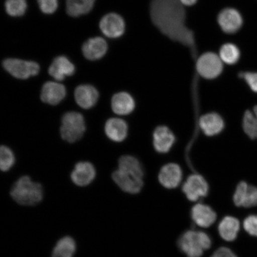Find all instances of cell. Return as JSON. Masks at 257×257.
<instances>
[{
  "mask_svg": "<svg viewBox=\"0 0 257 257\" xmlns=\"http://www.w3.org/2000/svg\"><path fill=\"white\" fill-rule=\"evenodd\" d=\"M150 14L153 24L163 35L187 47L193 57H197L195 35L186 26L184 6L179 0H152Z\"/></svg>",
  "mask_w": 257,
  "mask_h": 257,
  "instance_id": "1",
  "label": "cell"
},
{
  "mask_svg": "<svg viewBox=\"0 0 257 257\" xmlns=\"http://www.w3.org/2000/svg\"><path fill=\"white\" fill-rule=\"evenodd\" d=\"M11 195L19 204L35 205L43 200V186L39 183L32 181L30 176H24L13 185Z\"/></svg>",
  "mask_w": 257,
  "mask_h": 257,
  "instance_id": "2",
  "label": "cell"
},
{
  "mask_svg": "<svg viewBox=\"0 0 257 257\" xmlns=\"http://www.w3.org/2000/svg\"><path fill=\"white\" fill-rule=\"evenodd\" d=\"M212 240L208 234L201 231H186L178 240V246L188 257H201L210 248Z\"/></svg>",
  "mask_w": 257,
  "mask_h": 257,
  "instance_id": "3",
  "label": "cell"
},
{
  "mask_svg": "<svg viewBox=\"0 0 257 257\" xmlns=\"http://www.w3.org/2000/svg\"><path fill=\"white\" fill-rule=\"evenodd\" d=\"M86 125L82 114L69 111L63 115L60 135L63 140L69 143H76L85 134Z\"/></svg>",
  "mask_w": 257,
  "mask_h": 257,
  "instance_id": "4",
  "label": "cell"
},
{
  "mask_svg": "<svg viewBox=\"0 0 257 257\" xmlns=\"http://www.w3.org/2000/svg\"><path fill=\"white\" fill-rule=\"evenodd\" d=\"M196 69L202 78L213 79L219 76L223 72V62L216 54L205 53L198 58Z\"/></svg>",
  "mask_w": 257,
  "mask_h": 257,
  "instance_id": "5",
  "label": "cell"
},
{
  "mask_svg": "<svg viewBox=\"0 0 257 257\" xmlns=\"http://www.w3.org/2000/svg\"><path fill=\"white\" fill-rule=\"evenodd\" d=\"M5 69L15 78L27 79L40 72V67L36 62L17 59H6L3 63Z\"/></svg>",
  "mask_w": 257,
  "mask_h": 257,
  "instance_id": "6",
  "label": "cell"
},
{
  "mask_svg": "<svg viewBox=\"0 0 257 257\" xmlns=\"http://www.w3.org/2000/svg\"><path fill=\"white\" fill-rule=\"evenodd\" d=\"M217 22L221 30L227 34H234L242 28L243 19L237 10L224 9L218 15Z\"/></svg>",
  "mask_w": 257,
  "mask_h": 257,
  "instance_id": "7",
  "label": "cell"
},
{
  "mask_svg": "<svg viewBox=\"0 0 257 257\" xmlns=\"http://www.w3.org/2000/svg\"><path fill=\"white\" fill-rule=\"evenodd\" d=\"M182 191L191 201H197L206 197L209 192L208 183L202 176L194 174L188 177L182 186Z\"/></svg>",
  "mask_w": 257,
  "mask_h": 257,
  "instance_id": "8",
  "label": "cell"
},
{
  "mask_svg": "<svg viewBox=\"0 0 257 257\" xmlns=\"http://www.w3.org/2000/svg\"><path fill=\"white\" fill-rule=\"evenodd\" d=\"M112 179L122 191L128 194H138L142 190L144 186L143 179L119 169L112 173Z\"/></svg>",
  "mask_w": 257,
  "mask_h": 257,
  "instance_id": "9",
  "label": "cell"
},
{
  "mask_svg": "<svg viewBox=\"0 0 257 257\" xmlns=\"http://www.w3.org/2000/svg\"><path fill=\"white\" fill-rule=\"evenodd\" d=\"M233 202L237 207L246 208L257 205V188L242 181L237 185L233 195Z\"/></svg>",
  "mask_w": 257,
  "mask_h": 257,
  "instance_id": "10",
  "label": "cell"
},
{
  "mask_svg": "<svg viewBox=\"0 0 257 257\" xmlns=\"http://www.w3.org/2000/svg\"><path fill=\"white\" fill-rule=\"evenodd\" d=\"M99 27L106 37L117 38L123 35L125 23L123 19L119 15L109 14L102 18Z\"/></svg>",
  "mask_w": 257,
  "mask_h": 257,
  "instance_id": "11",
  "label": "cell"
},
{
  "mask_svg": "<svg viewBox=\"0 0 257 257\" xmlns=\"http://www.w3.org/2000/svg\"><path fill=\"white\" fill-rule=\"evenodd\" d=\"M66 96L65 86L56 82H47L42 88L41 101L51 105H56L62 102Z\"/></svg>",
  "mask_w": 257,
  "mask_h": 257,
  "instance_id": "12",
  "label": "cell"
},
{
  "mask_svg": "<svg viewBox=\"0 0 257 257\" xmlns=\"http://www.w3.org/2000/svg\"><path fill=\"white\" fill-rule=\"evenodd\" d=\"M182 178L181 168L175 163H169L164 166L159 175L160 184L168 189L178 187L181 184Z\"/></svg>",
  "mask_w": 257,
  "mask_h": 257,
  "instance_id": "13",
  "label": "cell"
},
{
  "mask_svg": "<svg viewBox=\"0 0 257 257\" xmlns=\"http://www.w3.org/2000/svg\"><path fill=\"white\" fill-rule=\"evenodd\" d=\"M96 176V170L92 164L89 162H79L71 173L72 182L77 186H88L94 181Z\"/></svg>",
  "mask_w": 257,
  "mask_h": 257,
  "instance_id": "14",
  "label": "cell"
},
{
  "mask_svg": "<svg viewBox=\"0 0 257 257\" xmlns=\"http://www.w3.org/2000/svg\"><path fill=\"white\" fill-rule=\"evenodd\" d=\"M175 142V137L167 126L157 127L153 134L154 149L160 153H167L172 149Z\"/></svg>",
  "mask_w": 257,
  "mask_h": 257,
  "instance_id": "15",
  "label": "cell"
},
{
  "mask_svg": "<svg viewBox=\"0 0 257 257\" xmlns=\"http://www.w3.org/2000/svg\"><path fill=\"white\" fill-rule=\"evenodd\" d=\"M75 99L76 103L83 109L94 107L99 98V92L94 86L81 85L75 89Z\"/></svg>",
  "mask_w": 257,
  "mask_h": 257,
  "instance_id": "16",
  "label": "cell"
},
{
  "mask_svg": "<svg viewBox=\"0 0 257 257\" xmlns=\"http://www.w3.org/2000/svg\"><path fill=\"white\" fill-rule=\"evenodd\" d=\"M75 72V67L65 56H59L54 60L48 69V73L59 81H62L66 76H71Z\"/></svg>",
  "mask_w": 257,
  "mask_h": 257,
  "instance_id": "17",
  "label": "cell"
},
{
  "mask_svg": "<svg viewBox=\"0 0 257 257\" xmlns=\"http://www.w3.org/2000/svg\"><path fill=\"white\" fill-rule=\"evenodd\" d=\"M191 216L196 224L201 227H208L216 220L217 214L208 205L198 204L192 207Z\"/></svg>",
  "mask_w": 257,
  "mask_h": 257,
  "instance_id": "18",
  "label": "cell"
},
{
  "mask_svg": "<svg viewBox=\"0 0 257 257\" xmlns=\"http://www.w3.org/2000/svg\"><path fill=\"white\" fill-rule=\"evenodd\" d=\"M107 43L100 37L90 38L82 46L83 55L89 60L101 59L107 53Z\"/></svg>",
  "mask_w": 257,
  "mask_h": 257,
  "instance_id": "19",
  "label": "cell"
},
{
  "mask_svg": "<svg viewBox=\"0 0 257 257\" xmlns=\"http://www.w3.org/2000/svg\"><path fill=\"white\" fill-rule=\"evenodd\" d=\"M105 133L110 140L120 143L126 139L128 126L126 121L118 118H111L106 122Z\"/></svg>",
  "mask_w": 257,
  "mask_h": 257,
  "instance_id": "20",
  "label": "cell"
},
{
  "mask_svg": "<svg viewBox=\"0 0 257 257\" xmlns=\"http://www.w3.org/2000/svg\"><path fill=\"white\" fill-rule=\"evenodd\" d=\"M200 126L203 133L209 137L216 136L223 130L224 123L222 117L216 112H210L202 115Z\"/></svg>",
  "mask_w": 257,
  "mask_h": 257,
  "instance_id": "21",
  "label": "cell"
},
{
  "mask_svg": "<svg viewBox=\"0 0 257 257\" xmlns=\"http://www.w3.org/2000/svg\"><path fill=\"white\" fill-rule=\"evenodd\" d=\"M136 107L134 99L128 93L118 92L111 98L112 110L118 115H127L131 113Z\"/></svg>",
  "mask_w": 257,
  "mask_h": 257,
  "instance_id": "22",
  "label": "cell"
},
{
  "mask_svg": "<svg viewBox=\"0 0 257 257\" xmlns=\"http://www.w3.org/2000/svg\"><path fill=\"white\" fill-rule=\"evenodd\" d=\"M240 229V223L237 218L226 216L218 224V233L222 239L226 241L235 239Z\"/></svg>",
  "mask_w": 257,
  "mask_h": 257,
  "instance_id": "23",
  "label": "cell"
},
{
  "mask_svg": "<svg viewBox=\"0 0 257 257\" xmlns=\"http://www.w3.org/2000/svg\"><path fill=\"white\" fill-rule=\"evenodd\" d=\"M118 168L122 171L130 173L138 178L143 179L144 171L140 161L131 156H123L118 160Z\"/></svg>",
  "mask_w": 257,
  "mask_h": 257,
  "instance_id": "24",
  "label": "cell"
},
{
  "mask_svg": "<svg viewBox=\"0 0 257 257\" xmlns=\"http://www.w3.org/2000/svg\"><path fill=\"white\" fill-rule=\"evenodd\" d=\"M95 0H66L67 12L72 17L88 14L94 7Z\"/></svg>",
  "mask_w": 257,
  "mask_h": 257,
  "instance_id": "25",
  "label": "cell"
},
{
  "mask_svg": "<svg viewBox=\"0 0 257 257\" xmlns=\"http://www.w3.org/2000/svg\"><path fill=\"white\" fill-rule=\"evenodd\" d=\"M75 241L66 236L58 241L53 250L52 257H73L76 252Z\"/></svg>",
  "mask_w": 257,
  "mask_h": 257,
  "instance_id": "26",
  "label": "cell"
},
{
  "mask_svg": "<svg viewBox=\"0 0 257 257\" xmlns=\"http://www.w3.org/2000/svg\"><path fill=\"white\" fill-rule=\"evenodd\" d=\"M219 56L223 63L233 65L239 62L240 51L236 45L227 43L223 45L220 48Z\"/></svg>",
  "mask_w": 257,
  "mask_h": 257,
  "instance_id": "27",
  "label": "cell"
},
{
  "mask_svg": "<svg viewBox=\"0 0 257 257\" xmlns=\"http://www.w3.org/2000/svg\"><path fill=\"white\" fill-rule=\"evenodd\" d=\"M243 130L250 139H257V118L251 111L246 110L242 121Z\"/></svg>",
  "mask_w": 257,
  "mask_h": 257,
  "instance_id": "28",
  "label": "cell"
},
{
  "mask_svg": "<svg viewBox=\"0 0 257 257\" xmlns=\"http://www.w3.org/2000/svg\"><path fill=\"white\" fill-rule=\"evenodd\" d=\"M5 7L9 15L18 17L25 14L27 3L26 0H6Z\"/></svg>",
  "mask_w": 257,
  "mask_h": 257,
  "instance_id": "29",
  "label": "cell"
},
{
  "mask_svg": "<svg viewBox=\"0 0 257 257\" xmlns=\"http://www.w3.org/2000/svg\"><path fill=\"white\" fill-rule=\"evenodd\" d=\"M15 157L10 148L2 146L0 148V169L3 172H8L14 166Z\"/></svg>",
  "mask_w": 257,
  "mask_h": 257,
  "instance_id": "30",
  "label": "cell"
},
{
  "mask_svg": "<svg viewBox=\"0 0 257 257\" xmlns=\"http://www.w3.org/2000/svg\"><path fill=\"white\" fill-rule=\"evenodd\" d=\"M41 11L45 14H53L58 7V0H38Z\"/></svg>",
  "mask_w": 257,
  "mask_h": 257,
  "instance_id": "31",
  "label": "cell"
},
{
  "mask_svg": "<svg viewBox=\"0 0 257 257\" xmlns=\"http://www.w3.org/2000/svg\"><path fill=\"white\" fill-rule=\"evenodd\" d=\"M239 77L245 80L253 92L257 93V72H242L239 74Z\"/></svg>",
  "mask_w": 257,
  "mask_h": 257,
  "instance_id": "32",
  "label": "cell"
},
{
  "mask_svg": "<svg viewBox=\"0 0 257 257\" xmlns=\"http://www.w3.org/2000/svg\"><path fill=\"white\" fill-rule=\"evenodd\" d=\"M243 227L250 235L257 236V216H249L246 218Z\"/></svg>",
  "mask_w": 257,
  "mask_h": 257,
  "instance_id": "33",
  "label": "cell"
},
{
  "mask_svg": "<svg viewBox=\"0 0 257 257\" xmlns=\"http://www.w3.org/2000/svg\"><path fill=\"white\" fill-rule=\"evenodd\" d=\"M211 257H237L232 250L226 247H221L215 251Z\"/></svg>",
  "mask_w": 257,
  "mask_h": 257,
  "instance_id": "34",
  "label": "cell"
},
{
  "mask_svg": "<svg viewBox=\"0 0 257 257\" xmlns=\"http://www.w3.org/2000/svg\"><path fill=\"white\" fill-rule=\"evenodd\" d=\"M184 6H192L197 3L198 0H179Z\"/></svg>",
  "mask_w": 257,
  "mask_h": 257,
  "instance_id": "35",
  "label": "cell"
},
{
  "mask_svg": "<svg viewBox=\"0 0 257 257\" xmlns=\"http://www.w3.org/2000/svg\"><path fill=\"white\" fill-rule=\"evenodd\" d=\"M253 112L257 118V105H255L254 107H253Z\"/></svg>",
  "mask_w": 257,
  "mask_h": 257,
  "instance_id": "36",
  "label": "cell"
}]
</instances>
